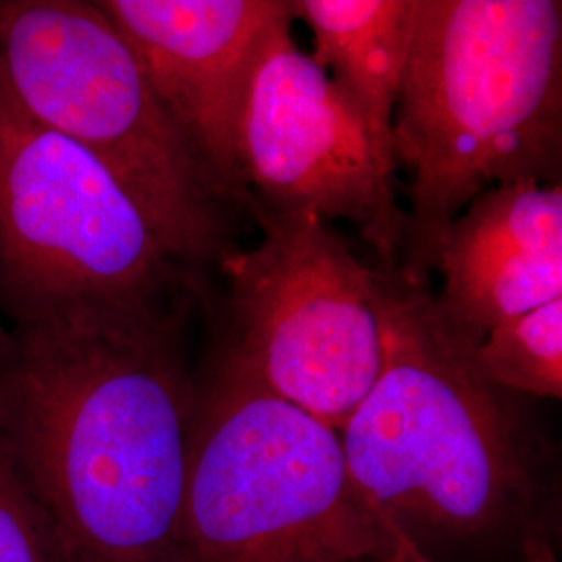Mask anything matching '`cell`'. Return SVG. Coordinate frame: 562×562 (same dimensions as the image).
Wrapping results in <instances>:
<instances>
[{
    "instance_id": "4fadbf2b",
    "label": "cell",
    "mask_w": 562,
    "mask_h": 562,
    "mask_svg": "<svg viewBox=\"0 0 562 562\" xmlns=\"http://www.w3.org/2000/svg\"><path fill=\"white\" fill-rule=\"evenodd\" d=\"M0 562H69L41 504L0 443Z\"/></svg>"
},
{
    "instance_id": "6da1fadb",
    "label": "cell",
    "mask_w": 562,
    "mask_h": 562,
    "mask_svg": "<svg viewBox=\"0 0 562 562\" xmlns=\"http://www.w3.org/2000/svg\"><path fill=\"white\" fill-rule=\"evenodd\" d=\"M194 301L7 327L0 443L69 562H180Z\"/></svg>"
},
{
    "instance_id": "8992f818",
    "label": "cell",
    "mask_w": 562,
    "mask_h": 562,
    "mask_svg": "<svg viewBox=\"0 0 562 562\" xmlns=\"http://www.w3.org/2000/svg\"><path fill=\"white\" fill-rule=\"evenodd\" d=\"M201 296L120 181L36 120L0 69V313L13 325Z\"/></svg>"
},
{
    "instance_id": "9a60e30c",
    "label": "cell",
    "mask_w": 562,
    "mask_h": 562,
    "mask_svg": "<svg viewBox=\"0 0 562 562\" xmlns=\"http://www.w3.org/2000/svg\"><path fill=\"white\" fill-rule=\"evenodd\" d=\"M355 562H402V561H387V559H362V561Z\"/></svg>"
},
{
    "instance_id": "ba28073f",
    "label": "cell",
    "mask_w": 562,
    "mask_h": 562,
    "mask_svg": "<svg viewBox=\"0 0 562 562\" xmlns=\"http://www.w3.org/2000/svg\"><path fill=\"white\" fill-rule=\"evenodd\" d=\"M292 20L290 11L269 27L250 76L238 136L241 186L265 209L352 223L380 265H398L406 220L394 194L396 159L355 101L299 48Z\"/></svg>"
},
{
    "instance_id": "7c38bea8",
    "label": "cell",
    "mask_w": 562,
    "mask_h": 562,
    "mask_svg": "<svg viewBox=\"0 0 562 562\" xmlns=\"http://www.w3.org/2000/svg\"><path fill=\"white\" fill-rule=\"evenodd\" d=\"M469 361L483 382L508 394L561 401L562 299L492 329Z\"/></svg>"
},
{
    "instance_id": "5b68a950",
    "label": "cell",
    "mask_w": 562,
    "mask_h": 562,
    "mask_svg": "<svg viewBox=\"0 0 562 562\" xmlns=\"http://www.w3.org/2000/svg\"><path fill=\"white\" fill-rule=\"evenodd\" d=\"M0 69L21 104L109 169L190 271L229 261L227 199L97 2L0 0Z\"/></svg>"
},
{
    "instance_id": "8fae6325",
    "label": "cell",
    "mask_w": 562,
    "mask_h": 562,
    "mask_svg": "<svg viewBox=\"0 0 562 562\" xmlns=\"http://www.w3.org/2000/svg\"><path fill=\"white\" fill-rule=\"evenodd\" d=\"M290 9L313 32V59L361 109L383 150L394 155L392 121L415 0H296Z\"/></svg>"
},
{
    "instance_id": "52a82bcc",
    "label": "cell",
    "mask_w": 562,
    "mask_h": 562,
    "mask_svg": "<svg viewBox=\"0 0 562 562\" xmlns=\"http://www.w3.org/2000/svg\"><path fill=\"white\" fill-rule=\"evenodd\" d=\"M262 238L222 271L229 329L220 344L281 401L340 434L382 371L375 269L315 215L252 202Z\"/></svg>"
},
{
    "instance_id": "277c9868",
    "label": "cell",
    "mask_w": 562,
    "mask_h": 562,
    "mask_svg": "<svg viewBox=\"0 0 562 562\" xmlns=\"http://www.w3.org/2000/svg\"><path fill=\"white\" fill-rule=\"evenodd\" d=\"M434 562L355 485L340 434L222 346L194 373L180 562Z\"/></svg>"
},
{
    "instance_id": "9c48e42d",
    "label": "cell",
    "mask_w": 562,
    "mask_h": 562,
    "mask_svg": "<svg viewBox=\"0 0 562 562\" xmlns=\"http://www.w3.org/2000/svg\"><path fill=\"white\" fill-rule=\"evenodd\" d=\"M130 42L169 120L234 206L250 211L238 162L248 83L285 0H97Z\"/></svg>"
},
{
    "instance_id": "30bf717a",
    "label": "cell",
    "mask_w": 562,
    "mask_h": 562,
    "mask_svg": "<svg viewBox=\"0 0 562 562\" xmlns=\"http://www.w3.org/2000/svg\"><path fill=\"white\" fill-rule=\"evenodd\" d=\"M431 269L446 331L467 352L498 325L562 299V186L517 181L471 202L443 232Z\"/></svg>"
},
{
    "instance_id": "3957f363",
    "label": "cell",
    "mask_w": 562,
    "mask_h": 562,
    "mask_svg": "<svg viewBox=\"0 0 562 562\" xmlns=\"http://www.w3.org/2000/svg\"><path fill=\"white\" fill-rule=\"evenodd\" d=\"M392 144L411 176L401 271L425 283L480 194L561 181V2L415 0Z\"/></svg>"
},
{
    "instance_id": "7a4b0ae2",
    "label": "cell",
    "mask_w": 562,
    "mask_h": 562,
    "mask_svg": "<svg viewBox=\"0 0 562 562\" xmlns=\"http://www.w3.org/2000/svg\"><path fill=\"white\" fill-rule=\"evenodd\" d=\"M382 371L340 431L362 496L429 561L559 562L552 450L483 382L425 283L375 267Z\"/></svg>"
},
{
    "instance_id": "5bb4252c",
    "label": "cell",
    "mask_w": 562,
    "mask_h": 562,
    "mask_svg": "<svg viewBox=\"0 0 562 562\" xmlns=\"http://www.w3.org/2000/svg\"><path fill=\"white\" fill-rule=\"evenodd\" d=\"M7 340H9V329L4 325H0V348H4Z\"/></svg>"
}]
</instances>
